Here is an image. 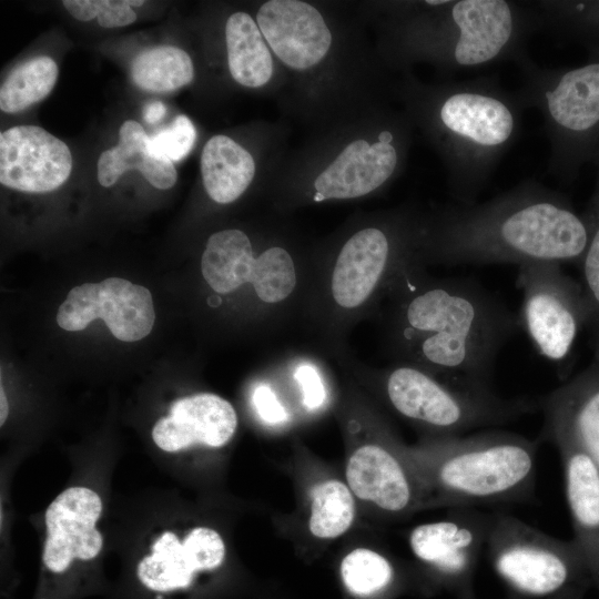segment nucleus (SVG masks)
I'll list each match as a JSON object with an SVG mask.
<instances>
[{
	"mask_svg": "<svg viewBox=\"0 0 599 599\" xmlns=\"http://www.w3.org/2000/svg\"><path fill=\"white\" fill-rule=\"evenodd\" d=\"M589 234L561 196L527 179L493 199L454 204L419 222V263L483 265L575 260Z\"/></svg>",
	"mask_w": 599,
	"mask_h": 599,
	"instance_id": "f257e3e1",
	"label": "nucleus"
},
{
	"mask_svg": "<svg viewBox=\"0 0 599 599\" xmlns=\"http://www.w3.org/2000/svg\"><path fill=\"white\" fill-rule=\"evenodd\" d=\"M417 261L394 281L393 337L404 363L490 386L497 355L520 318L478 282L430 278Z\"/></svg>",
	"mask_w": 599,
	"mask_h": 599,
	"instance_id": "f03ea898",
	"label": "nucleus"
},
{
	"mask_svg": "<svg viewBox=\"0 0 599 599\" xmlns=\"http://www.w3.org/2000/svg\"><path fill=\"white\" fill-rule=\"evenodd\" d=\"M399 93L441 158L457 203H476L519 136L525 108L516 91L490 75L440 84L410 79Z\"/></svg>",
	"mask_w": 599,
	"mask_h": 599,
	"instance_id": "7ed1b4c3",
	"label": "nucleus"
},
{
	"mask_svg": "<svg viewBox=\"0 0 599 599\" xmlns=\"http://www.w3.org/2000/svg\"><path fill=\"white\" fill-rule=\"evenodd\" d=\"M539 21L528 2L427 0L392 6L385 53L405 67L426 61L443 73L478 69L526 55Z\"/></svg>",
	"mask_w": 599,
	"mask_h": 599,
	"instance_id": "20e7f679",
	"label": "nucleus"
},
{
	"mask_svg": "<svg viewBox=\"0 0 599 599\" xmlns=\"http://www.w3.org/2000/svg\"><path fill=\"white\" fill-rule=\"evenodd\" d=\"M540 437L501 429L429 438L403 453L415 470L428 506L520 504L535 496Z\"/></svg>",
	"mask_w": 599,
	"mask_h": 599,
	"instance_id": "39448f33",
	"label": "nucleus"
},
{
	"mask_svg": "<svg viewBox=\"0 0 599 599\" xmlns=\"http://www.w3.org/2000/svg\"><path fill=\"white\" fill-rule=\"evenodd\" d=\"M383 392L398 415L429 430L430 438L489 429L539 410L538 398H505L490 386L444 377L408 363L384 374Z\"/></svg>",
	"mask_w": 599,
	"mask_h": 599,
	"instance_id": "423d86ee",
	"label": "nucleus"
},
{
	"mask_svg": "<svg viewBox=\"0 0 599 599\" xmlns=\"http://www.w3.org/2000/svg\"><path fill=\"white\" fill-rule=\"evenodd\" d=\"M517 65L522 83L516 93L526 109L544 118L549 142L548 174L567 177L599 132V61L572 69L536 64L526 54Z\"/></svg>",
	"mask_w": 599,
	"mask_h": 599,
	"instance_id": "0eeeda50",
	"label": "nucleus"
},
{
	"mask_svg": "<svg viewBox=\"0 0 599 599\" xmlns=\"http://www.w3.org/2000/svg\"><path fill=\"white\" fill-rule=\"evenodd\" d=\"M486 550L497 573L531 598L562 593L590 572L573 538L552 537L504 512L494 515Z\"/></svg>",
	"mask_w": 599,
	"mask_h": 599,
	"instance_id": "6e6552de",
	"label": "nucleus"
},
{
	"mask_svg": "<svg viewBox=\"0 0 599 599\" xmlns=\"http://www.w3.org/2000/svg\"><path fill=\"white\" fill-rule=\"evenodd\" d=\"M419 221L390 216L357 230L344 242L329 276V295L336 307L361 308L416 261Z\"/></svg>",
	"mask_w": 599,
	"mask_h": 599,
	"instance_id": "1a4fd4ad",
	"label": "nucleus"
},
{
	"mask_svg": "<svg viewBox=\"0 0 599 599\" xmlns=\"http://www.w3.org/2000/svg\"><path fill=\"white\" fill-rule=\"evenodd\" d=\"M410 118L380 112L370 130L349 141L313 180V200H353L387 185L400 171L409 145Z\"/></svg>",
	"mask_w": 599,
	"mask_h": 599,
	"instance_id": "9d476101",
	"label": "nucleus"
},
{
	"mask_svg": "<svg viewBox=\"0 0 599 599\" xmlns=\"http://www.w3.org/2000/svg\"><path fill=\"white\" fill-rule=\"evenodd\" d=\"M201 272L215 293L226 295L250 285L254 296L271 309L288 301L300 281L298 265L290 250L271 244L255 254L247 234L237 229L209 237Z\"/></svg>",
	"mask_w": 599,
	"mask_h": 599,
	"instance_id": "9b49d317",
	"label": "nucleus"
},
{
	"mask_svg": "<svg viewBox=\"0 0 599 599\" xmlns=\"http://www.w3.org/2000/svg\"><path fill=\"white\" fill-rule=\"evenodd\" d=\"M517 287L522 292L519 316L540 355L562 361L578 331V300L558 263L536 262L518 266Z\"/></svg>",
	"mask_w": 599,
	"mask_h": 599,
	"instance_id": "f8f14e48",
	"label": "nucleus"
},
{
	"mask_svg": "<svg viewBox=\"0 0 599 599\" xmlns=\"http://www.w3.org/2000/svg\"><path fill=\"white\" fill-rule=\"evenodd\" d=\"M345 481L356 498L384 515L403 516L428 507L425 490L402 445L387 433L349 453Z\"/></svg>",
	"mask_w": 599,
	"mask_h": 599,
	"instance_id": "ddd939ff",
	"label": "nucleus"
},
{
	"mask_svg": "<svg viewBox=\"0 0 599 599\" xmlns=\"http://www.w3.org/2000/svg\"><path fill=\"white\" fill-rule=\"evenodd\" d=\"M494 515L478 507H451L445 518L412 528L409 549L417 562L436 578L463 583L486 549Z\"/></svg>",
	"mask_w": 599,
	"mask_h": 599,
	"instance_id": "4468645a",
	"label": "nucleus"
},
{
	"mask_svg": "<svg viewBox=\"0 0 599 599\" xmlns=\"http://www.w3.org/2000/svg\"><path fill=\"white\" fill-rule=\"evenodd\" d=\"M97 318L103 319L118 339L140 341L154 325L152 295L144 286L110 277L73 287L57 314L58 325L69 332L84 329Z\"/></svg>",
	"mask_w": 599,
	"mask_h": 599,
	"instance_id": "2eb2a0df",
	"label": "nucleus"
},
{
	"mask_svg": "<svg viewBox=\"0 0 599 599\" xmlns=\"http://www.w3.org/2000/svg\"><path fill=\"white\" fill-rule=\"evenodd\" d=\"M221 534L207 526L190 529L183 538L163 532L136 567L139 581L149 590L170 593L192 587L202 573L212 572L225 559Z\"/></svg>",
	"mask_w": 599,
	"mask_h": 599,
	"instance_id": "dca6fc26",
	"label": "nucleus"
},
{
	"mask_svg": "<svg viewBox=\"0 0 599 599\" xmlns=\"http://www.w3.org/2000/svg\"><path fill=\"white\" fill-rule=\"evenodd\" d=\"M102 508L100 496L87 487H70L48 506L42 561L51 575L62 576L74 561H90L101 552L97 522Z\"/></svg>",
	"mask_w": 599,
	"mask_h": 599,
	"instance_id": "f3484780",
	"label": "nucleus"
},
{
	"mask_svg": "<svg viewBox=\"0 0 599 599\" xmlns=\"http://www.w3.org/2000/svg\"><path fill=\"white\" fill-rule=\"evenodd\" d=\"M256 23L272 53L291 70L319 65L333 45V33L321 11L301 0H268L261 4Z\"/></svg>",
	"mask_w": 599,
	"mask_h": 599,
	"instance_id": "a211bd4d",
	"label": "nucleus"
},
{
	"mask_svg": "<svg viewBox=\"0 0 599 599\" xmlns=\"http://www.w3.org/2000/svg\"><path fill=\"white\" fill-rule=\"evenodd\" d=\"M68 145L35 125L10 128L0 134V183L27 192L45 193L70 176Z\"/></svg>",
	"mask_w": 599,
	"mask_h": 599,
	"instance_id": "6ab92c4d",
	"label": "nucleus"
},
{
	"mask_svg": "<svg viewBox=\"0 0 599 599\" xmlns=\"http://www.w3.org/2000/svg\"><path fill=\"white\" fill-rule=\"evenodd\" d=\"M539 437L559 451L573 539L599 582V468L567 432L544 427Z\"/></svg>",
	"mask_w": 599,
	"mask_h": 599,
	"instance_id": "aec40b11",
	"label": "nucleus"
},
{
	"mask_svg": "<svg viewBox=\"0 0 599 599\" xmlns=\"http://www.w3.org/2000/svg\"><path fill=\"white\" fill-rule=\"evenodd\" d=\"M237 428V415L230 402L212 393H199L175 400L167 416L152 429L154 444L167 453L194 445L225 446Z\"/></svg>",
	"mask_w": 599,
	"mask_h": 599,
	"instance_id": "412c9836",
	"label": "nucleus"
},
{
	"mask_svg": "<svg viewBox=\"0 0 599 599\" xmlns=\"http://www.w3.org/2000/svg\"><path fill=\"white\" fill-rule=\"evenodd\" d=\"M544 427L570 434L599 468V375L578 378L539 397Z\"/></svg>",
	"mask_w": 599,
	"mask_h": 599,
	"instance_id": "4be33fe9",
	"label": "nucleus"
},
{
	"mask_svg": "<svg viewBox=\"0 0 599 599\" xmlns=\"http://www.w3.org/2000/svg\"><path fill=\"white\" fill-rule=\"evenodd\" d=\"M129 170H138L156 189L172 187L177 179L171 160L158 154L151 138L136 121H125L119 130V144L104 151L98 161V180L102 186L113 185Z\"/></svg>",
	"mask_w": 599,
	"mask_h": 599,
	"instance_id": "5701e85b",
	"label": "nucleus"
},
{
	"mask_svg": "<svg viewBox=\"0 0 599 599\" xmlns=\"http://www.w3.org/2000/svg\"><path fill=\"white\" fill-rule=\"evenodd\" d=\"M255 170L252 154L230 136L214 135L202 150L203 185L216 203L236 201L252 183Z\"/></svg>",
	"mask_w": 599,
	"mask_h": 599,
	"instance_id": "b1692460",
	"label": "nucleus"
},
{
	"mask_svg": "<svg viewBox=\"0 0 599 599\" xmlns=\"http://www.w3.org/2000/svg\"><path fill=\"white\" fill-rule=\"evenodd\" d=\"M225 41L229 70L238 84L257 89L272 80L274 55L251 14L238 11L229 17Z\"/></svg>",
	"mask_w": 599,
	"mask_h": 599,
	"instance_id": "393cba45",
	"label": "nucleus"
},
{
	"mask_svg": "<svg viewBox=\"0 0 599 599\" xmlns=\"http://www.w3.org/2000/svg\"><path fill=\"white\" fill-rule=\"evenodd\" d=\"M355 499L346 481L329 478L317 483L311 491L309 534L319 540H333L346 534L355 521Z\"/></svg>",
	"mask_w": 599,
	"mask_h": 599,
	"instance_id": "a878e982",
	"label": "nucleus"
},
{
	"mask_svg": "<svg viewBox=\"0 0 599 599\" xmlns=\"http://www.w3.org/2000/svg\"><path fill=\"white\" fill-rule=\"evenodd\" d=\"M194 77L190 55L173 45H158L138 54L131 65V78L141 89L169 92L189 84Z\"/></svg>",
	"mask_w": 599,
	"mask_h": 599,
	"instance_id": "bb28decb",
	"label": "nucleus"
},
{
	"mask_svg": "<svg viewBox=\"0 0 599 599\" xmlns=\"http://www.w3.org/2000/svg\"><path fill=\"white\" fill-rule=\"evenodd\" d=\"M339 576L351 596L357 599H375L394 587L397 569L392 559L382 551L358 547L342 558Z\"/></svg>",
	"mask_w": 599,
	"mask_h": 599,
	"instance_id": "cd10ccee",
	"label": "nucleus"
},
{
	"mask_svg": "<svg viewBox=\"0 0 599 599\" xmlns=\"http://www.w3.org/2000/svg\"><path fill=\"white\" fill-rule=\"evenodd\" d=\"M58 73V65L50 57L41 55L23 62L2 83L0 109L17 113L43 100L53 89Z\"/></svg>",
	"mask_w": 599,
	"mask_h": 599,
	"instance_id": "c85d7f7f",
	"label": "nucleus"
},
{
	"mask_svg": "<svg viewBox=\"0 0 599 599\" xmlns=\"http://www.w3.org/2000/svg\"><path fill=\"white\" fill-rule=\"evenodd\" d=\"M62 3L73 18L90 21L97 17L103 28L124 27L136 19L129 0H64Z\"/></svg>",
	"mask_w": 599,
	"mask_h": 599,
	"instance_id": "c756f323",
	"label": "nucleus"
},
{
	"mask_svg": "<svg viewBox=\"0 0 599 599\" xmlns=\"http://www.w3.org/2000/svg\"><path fill=\"white\" fill-rule=\"evenodd\" d=\"M196 130L186 115H177L174 121L151 138L153 150L169 160L180 161L192 150Z\"/></svg>",
	"mask_w": 599,
	"mask_h": 599,
	"instance_id": "7c9ffc66",
	"label": "nucleus"
},
{
	"mask_svg": "<svg viewBox=\"0 0 599 599\" xmlns=\"http://www.w3.org/2000/svg\"><path fill=\"white\" fill-rule=\"evenodd\" d=\"M294 378L301 387L305 408L308 410L321 408L326 400V389L318 370L311 364H302L296 368Z\"/></svg>",
	"mask_w": 599,
	"mask_h": 599,
	"instance_id": "2f4dec72",
	"label": "nucleus"
},
{
	"mask_svg": "<svg viewBox=\"0 0 599 599\" xmlns=\"http://www.w3.org/2000/svg\"><path fill=\"white\" fill-rule=\"evenodd\" d=\"M252 403L258 417L268 425L287 422L288 415L275 392L266 384L257 385L252 394Z\"/></svg>",
	"mask_w": 599,
	"mask_h": 599,
	"instance_id": "473e14b6",
	"label": "nucleus"
},
{
	"mask_svg": "<svg viewBox=\"0 0 599 599\" xmlns=\"http://www.w3.org/2000/svg\"><path fill=\"white\" fill-rule=\"evenodd\" d=\"M583 274L591 301L599 306V225L586 248Z\"/></svg>",
	"mask_w": 599,
	"mask_h": 599,
	"instance_id": "72a5a7b5",
	"label": "nucleus"
},
{
	"mask_svg": "<svg viewBox=\"0 0 599 599\" xmlns=\"http://www.w3.org/2000/svg\"><path fill=\"white\" fill-rule=\"evenodd\" d=\"M165 112L166 108L161 101H153L144 106L143 118L148 123L153 124L159 122Z\"/></svg>",
	"mask_w": 599,
	"mask_h": 599,
	"instance_id": "f704fd0d",
	"label": "nucleus"
},
{
	"mask_svg": "<svg viewBox=\"0 0 599 599\" xmlns=\"http://www.w3.org/2000/svg\"><path fill=\"white\" fill-rule=\"evenodd\" d=\"M571 4L579 11L592 16V17H599V7L596 4H587V3H579V2H571Z\"/></svg>",
	"mask_w": 599,
	"mask_h": 599,
	"instance_id": "c9c22d12",
	"label": "nucleus"
},
{
	"mask_svg": "<svg viewBox=\"0 0 599 599\" xmlns=\"http://www.w3.org/2000/svg\"><path fill=\"white\" fill-rule=\"evenodd\" d=\"M0 399H1L0 424L2 426L4 424L7 417H8V414H9V404H8V399H7V396L4 394V390H3L2 386H1Z\"/></svg>",
	"mask_w": 599,
	"mask_h": 599,
	"instance_id": "e433bc0d",
	"label": "nucleus"
}]
</instances>
